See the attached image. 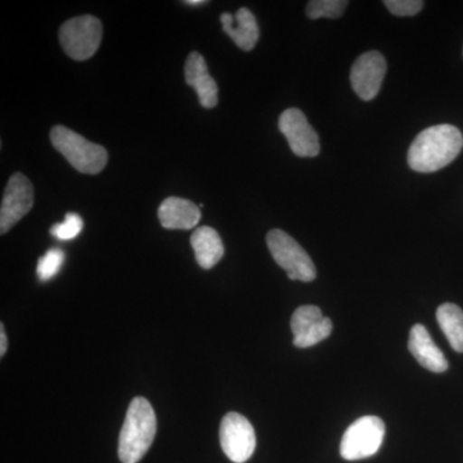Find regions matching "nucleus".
Returning a JSON list of instances; mask_svg holds the SVG:
<instances>
[{
  "label": "nucleus",
  "mask_w": 463,
  "mask_h": 463,
  "mask_svg": "<svg viewBox=\"0 0 463 463\" xmlns=\"http://www.w3.org/2000/svg\"><path fill=\"white\" fill-rule=\"evenodd\" d=\"M222 26L223 32L236 43L237 47L242 51H252L259 41V26L257 18L249 8H240L237 14L228 12L222 14Z\"/></svg>",
  "instance_id": "4468645a"
},
{
  "label": "nucleus",
  "mask_w": 463,
  "mask_h": 463,
  "mask_svg": "<svg viewBox=\"0 0 463 463\" xmlns=\"http://www.w3.org/2000/svg\"><path fill=\"white\" fill-rule=\"evenodd\" d=\"M221 446L225 456L234 463L249 461L257 448V435L245 416L237 412L225 414L221 423Z\"/></svg>",
  "instance_id": "0eeeda50"
},
{
  "label": "nucleus",
  "mask_w": 463,
  "mask_h": 463,
  "mask_svg": "<svg viewBox=\"0 0 463 463\" xmlns=\"http://www.w3.org/2000/svg\"><path fill=\"white\" fill-rule=\"evenodd\" d=\"M383 5L392 14L399 17L414 16L423 8L421 0H386Z\"/></svg>",
  "instance_id": "412c9836"
},
{
  "label": "nucleus",
  "mask_w": 463,
  "mask_h": 463,
  "mask_svg": "<svg viewBox=\"0 0 463 463\" xmlns=\"http://www.w3.org/2000/svg\"><path fill=\"white\" fill-rule=\"evenodd\" d=\"M205 0H187V2H183V5H205Z\"/></svg>",
  "instance_id": "5701e85b"
},
{
  "label": "nucleus",
  "mask_w": 463,
  "mask_h": 463,
  "mask_svg": "<svg viewBox=\"0 0 463 463\" xmlns=\"http://www.w3.org/2000/svg\"><path fill=\"white\" fill-rule=\"evenodd\" d=\"M386 70L385 57L380 52H367L356 58L350 71V83L356 96L364 100H373L379 94Z\"/></svg>",
  "instance_id": "9d476101"
},
{
  "label": "nucleus",
  "mask_w": 463,
  "mask_h": 463,
  "mask_svg": "<svg viewBox=\"0 0 463 463\" xmlns=\"http://www.w3.org/2000/svg\"><path fill=\"white\" fill-rule=\"evenodd\" d=\"M347 5L349 3L345 0H312L307 3V16L310 20H318V18L336 20L343 16Z\"/></svg>",
  "instance_id": "a211bd4d"
},
{
  "label": "nucleus",
  "mask_w": 463,
  "mask_h": 463,
  "mask_svg": "<svg viewBox=\"0 0 463 463\" xmlns=\"http://www.w3.org/2000/svg\"><path fill=\"white\" fill-rule=\"evenodd\" d=\"M437 321L450 346L463 353V310L456 304L446 303L438 307Z\"/></svg>",
  "instance_id": "f3484780"
},
{
  "label": "nucleus",
  "mask_w": 463,
  "mask_h": 463,
  "mask_svg": "<svg viewBox=\"0 0 463 463\" xmlns=\"http://www.w3.org/2000/svg\"><path fill=\"white\" fill-rule=\"evenodd\" d=\"M33 205V187L24 174L16 173L9 178L2 207H0V233L5 234L21 221Z\"/></svg>",
  "instance_id": "6e6552de"
},
{
  "label": "nucleus",
  "mask_w": 463,
  "mask_h": 463,
  "mask_svg": "<svg viewBox=\"0 0 463 463\" xmlns=\"http://www.w3.org/2000/svg\"><path fill=\"white\" fill-rule=\"evenodd\" d=\"M185 83L196 90L201 106L214 109L218 105V84L209 74L205 58L197 52H192L184 66Z\"/></svg>",
  "instance_id": "f8f14e48"
},
{
  "label": "nucleus",
  "mask_w": 463,
  "mask_h": 463,
  "mask_svg": "<svg viewBox=\"0 0 463 463\" xmlns=\"http://www.w3.org/2000/svg\"><path fill=\"white\" fill-rule=\"evenodd\" d=\"M408 349L414 359L426 370L441 373L448 370V361L443 352L437 346L425 326L414 325L410 332Z\"/></svg>",
  "instance_id": "ddd939ff"
},
{
  "label": "nucleus",
  "mask_w": 463,
  "mask_h": 463,
  "mask_svg": "<svg viewBox=\"0 0 463 463\" xmlns=\"http://www.w3.org/2000/svg\"><path fill=\"white\" fill-rule=\"evenodd\" d=\"M103 27L99 18L84 14L66 21L60 29V42L72 60H90L99 51Z\"/></svg>",
  "instance_id": "39448f33"
},
{
  "label": "nucleus",
  "mask_w": 463,
  "mask_h": 463,
  "mask_svg": "<svg viewBox=\"0 0 463 463\" xmlns=\"http://www.w3.org/2000/svg\"><path fill=\"white\" fill-rule=\"evenodd\" d=\"M197 264L203 269H212L224 257L223 241L212 227H201L191 236Z\"/></svg>",
  "instance_id": "dca6fc26"
},
{
  "label": "nucleus",
  "mask_w": 463,
  "mask_h": 463,
  "mask_svg": "<svg viewBox=\"0 0 463 463\" xmlns=\"http://www.w3.org/2000/svg\"><path fill=\"white\" fill-rule=\"evenodd\" d=\"M51 141L78 172L99 174L108 165L109 154L105 147L88 141L69 128L54 127L51 130Z\"/></svg>",
  "instance_id": "7ed1b4c3"
},
{
  "label": "nucleus",
  "mask_w": 463,
  "mask_h": 463,
  "mask_svg": "<svg viewBox=\"0 0 463 463\" xmlns=\"http://www.w3.org/2000/svg\"><path fill=\"white\" fill-rule=\"evenodd\" d=\"M7 346L8 340L7 335H5V325H3V323H0V356L5 354V352H7Z\"/></svg>",
  "instance_id": "4be33fe9"
},
{
  "label": "nucleus",
  "mask_w": 463,
  "mask_h": 463,
  "mask_svg": "<svg viewBox=\"0 0 463 463\" xmlns=\"http://www.w3.org/2000/svg\"><path fill=\"white\" fill-rule=\"evenodd\" d=\"M84 222L80 215L75 213L66 214L62 223L54 224L51 228V233L60 241L74 240L83 231Z\"/></svg>",
  "instance_id": "aec40b11"
},
{
  "label": "nucleus",
  "mask_w": 463,
  "mask_h": 463,
  "mask_svg": "<svg viewBox=\"0 0 463 463\" xmlns=\"http://www.w3.org/2000/svg\"><path fill=\"white\" fill-rule=\"evenodd\" d=\"M279 128L289 148L298 157H316L321 151L318 134L298 109H288L279 116Z\"/></svg>",
  "instance_id": "1a4fd4ad"
},
{
  "label": "nucleus",
  "mask_w": 463,
  "mask_h": 463,
  "mask_svg": "<svg viewBox=\"0 0 463 463\" xmlns=\"http://www.w3.org/2000/svg\"><path fill=\"white\" fill-rule=\"evenodd\" d=\"M463 147V137L453 125L422 130L408 149V165L414 172L434 173L449 165Z\"/></svg>",
  "instance_id": "f257e3e1"
},
{
  "label": "nucleus",
  "mask_w": 463,
  "mask_h": 463,
  "mask_svg": "<svg viewBox=\"0 0 463 463\" xmlns=\"http://www.w3.org/2000/svg\"><path fill=\"white\" fill-rule=\"evenodd\" d=\"M157 420L154 408L147 399L134 398L127 411L120 438L118 458L123 463H137L154 443L156 437Z\"/></svg>",
  "instance_id": "f03ea898"
},
{
  "label": "nucleus",
  "mask_w": 463,
  "mask_h": 463,
  "mask_svg": "<svg viewBox=\"0 0 463 463\" xmlns=\"http://www.w3.org/2000/svg\"><path fill=\"white\" fill-rule=\"evenodd\" d=\"M383 438H385V423L380 417H361L344 432L340 444V455L346 461L368 458L379 452Z\"/></svg>",
  "instance_id": "423d86ee"
},
{
  "label": "nucleus",
  "mask_w": 463,
  "mask_h": 463,
  "mask_svg": "<svg viewBox=\"0 0 463 463\" xmlns=\"http://www.w3.org/2000/svg\"><path fill=\"white\" fill-rule=\"evenodd\" d=\"M291 331L294 345L303 349L327 339L332 332V322L322 315L318 307L303 306L298 307L291 317Z\"/></svg>",
  "instance_id": "9b49d317"
},
{
  "label": "nucleus",
  "mask_w": 463,
  "mask_h": 463,
  "mask_svg": "<svg viewBox=\"0 0 463 463\" xmlns=\"http://www.w3.org/2000/svg\"><path fill=\"white\" fill-rule=\"evenodd\" d=\"M267 245L277 264L285 269L292 281L312 282L317 277L315 263L306 250L281 230L267 234Z\"/></svg>",
  "instance_id": "20e7f679"
},
{
  "label": "nucleus",
  "mask_w": 463,
  "mask_h": 463,
  "mask_svg": "<svg viewBox=\"0 0 463 463\" xmlns=\"http://www.w3.org/2000/svg\"><path fill=\"white\" fill-rule=\"evenodd\" d=\"M158 219L166 230L188 231L201 221L200 207L181 197H169L158 207Z\"/></svg>",
  "instance_id": "2eb2a0df"
},
{
  "label": "nucleus",
  "mask_w": 463,
  "mask_h": 463,
  "mask_svg": "<svg viewBox=\"0 0 463 463\" xmlns=\"http://www.w3.org/2000/svg\"><path fill=\"white\" fill-rule=\"evenodd\" d=\"M65 261V252L61 249H51L38 261L36 276L42 282L50 281L53 279Z\"/></svg>",
  "instance_id": "6ab92c4d"
}]
</instances>
